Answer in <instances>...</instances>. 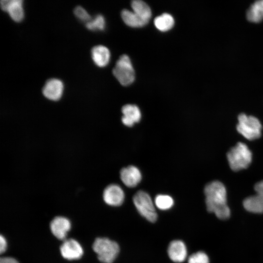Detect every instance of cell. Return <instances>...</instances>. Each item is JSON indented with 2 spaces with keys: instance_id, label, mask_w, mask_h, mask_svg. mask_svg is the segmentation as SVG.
Here are the masks:
<instances>
[{
  "instance_id": "21",
  "label": "cell",
  "mask_w": 263,
  "mask_h": 263,
  "mask_svg": "<svg viewBox=\"0 0 263 263\" xmlns=\"http://www.w3.org/2000/svg\"><path fill=\"white\" fill-rule=\"evenodd\" d=\"M86 27L91 31H103L106 27V21L102 15H97L86 23Z\"/></svg>"
},
{
  "instance_id": "11",
  "label": "cell",
  "mask_w": 263,
  "mask_h": 263,
  "mask_svg": "<svg viewBox=\"0 0 263 263\" xmlns=\"http://www.w3.org/2000/svg\"><path fill=\"white\" fill-rule=\"evenodd\" d=\"M64 84L57 78H51L45 83L42 88V94L47 99L52 101H57L62 96Z\"/></svg>"
},
{
  "instance_id": "5",
  "label": "cell",
  "mask_w": 263,
  "mask_h": 263,
  "mask_svg": "<svg viewBox=\"0 0 263 263\" xmlns=\"http://www.w3.org/2000/svg\"><path fill=\"white\" fill-rule=\"evenodd\" d=\"M114 76L123 86L131 84L135 79V73L129 57L126 55L120 56L113 70Z\"/></svg>"
},
{
  "instance_id": "22",
  "label": "cell",
  "mask_w": 263,
  "mask_h": 263,
  "mask_svg": "<svg viewBox=\"0 0 263 263\" xmlns=\"http://www.w3.org/2000/svg\"><path fill=\"white\" fill-rule=\"evenodd\" d=\"M172 197L168 195L159 194L155 198V204L157 208L161 210H167L173 205Z\"/></svg>"
},
{
  "instance_id": "13",
  "label": "cell",
  "mask_w": 263,
  "mask_h": 263,
  "mask_svg": "<svg viewBox=\"0 0 263 263\" xmlns=\"http://www.w3.org/2000/svg\"><path fill=\"white\" fill-rule=\"evenodd\" d=\"M120 178L124 184L127 187L134 188L141 181L142 175L137 167L129 166L121 170Z\"/></svg>"
},
{
  "instance_id": "24",
  "label": "cell",
  "mask_w": 263,
  "mask_h": 263,
  "mask_svg": "<svg viewBox=\"0 0 263 263\" xmlns=\"http://www.w3.org/2000/svg\"><path fill=\"white\" fill-rule=\"evenodd\" d=\"M74 12L75 17L82 21L87 23L92 19L90 15L82 6H76L75 8Z\"/></svg>"
},
{
  "instance_id": "2",
  "label": "cell",
  "mask_w": 263,
  "mask_h": 263,
  "mask_svg": "<svg viewBox=\"0 0 263 263\" xmlns=\"http://www.w3.org/2000/svg\"><path fill=\"white\" fill-rule=\"evenodd\" d=\"M231 169L235 171L246 169L252 161V153L247 146L242 142L238 143L226 154Z\"/></svg>"
},
{
  "instance_id": "20",
  "label": "cell",
  "mask_w": 263,
  "mask_h": 263,
  "mask_svg": "<svg viewBox=\"0 0 263 263\" xmlns=\"http://www.w3.org/2000/svg\"><path fill=\"white\" fill-rule=\"evenodd\" d=\"M155 27L161 32H166L170 30L174 24L173 17L167 13L156 17L154 19Z\"/></svg>"
},
{
  "instance_id": "9",
  "label": "cell",
  "mask_w": 263,
  "mask_h": 263,
  "mask_svg": "<svg viewBox=\"0 0 263 263\" xmlns=\"http://www.w3.org/2000/svg\"><path fill=\"white\" fill-rule=\"evenodd\" d=\"M23 2L22 0H2L0 1V7L13 20L20 22L24 16Z\"/></svg>"
},
{
  "instance_id": "8",
  "label": "cell",
  "mask_w": 263,
  "mask_h": 263,
  "mask_svg": "<svg viewBox=\"0 0 263 263\" xmlns=\"http://www.w3.org/2000/svg\"><path fill=\"white\" fill-rule=\"evenodd\" d=\"M59 250L62 257L68 261L79 260L83 254L81 245L77 241L72 238L64 240Z\"/></svg>"
},
{
  "instance_id": "25",
  "label": "cell",
  "mask_w": 263,
  "mask_h": 263,
  "mask_svg": "<svg viewBox=\"0 0 263 263\" xmlns=\"http://www.w3.org/2000/svg\"><path fill=\"white\" fill-rule=\"evenodd\" d=\"M7 243L5 238L2 235L0 236V252L1 254L4 252L7 249Z\"/></svg>"
},
{
  "instance_id": "7",
  "label": "cell",
  "mask_w": 263,
  "mask_h": 263,
  "mask_svg": "<svg viewBox=\"0 0 263 263\" xmlns=\"http://www.w3.org/2000/svg\"><path fill=\"white\" fill-rule=\"evenodd\" d=\"M256 194L245 198L243 201L244 208L252 213H263V180L254 186Z\"/></svg>"
},
{
  "instance_id": "3",
  "label": "cell",
  "mask_w": 263,
  "mask_h": 263,
  "mask_svg": "<svg viewBox=\"0 0 263 263\" xmlns=\"http://www.w3.org/2000/svg\"><path fill=\"white\" fill-rule=\"evenodd\" d=\"M92 247L98 260L102 263H113L119 252L118 244L107 238H96Z\"/></svg>"
},
{
  "instance_id": "4",
  "label": "cell",
  "mask_w": 263,
  "mask_h": 263,
  "mask_svg": "<svg viewBox=\"0 0 263 263\" xmlns=\"http://www.w3.org/2000/svg\"><path fill=\"white\" fill-rule=\"evenodd\" d=\"M237 131L249 140L259 138L261 135L262 125L258 118L241 113L238 117Z\"/></svg>"
},
{
  "instance_id": "18",
  "label": "cell",
  "mask_w": 263,
  "mask_h": 263,
  "mask_svg": "<svg viewBox=\"0 0 263 263\" xmlns=\"http://www.w3.org/2000/svg\"><path fill=\"white\" fill-rule=\"evenodd\" d=\"M246 18L253 22H259L263 19V0H257L249 7Z\"/></svg>"
},
{
  "instance_id": "12",
  "label": "cell",
  "mask_w": 263,
  "mask_h": 263,
  "mask_svg": "<svg viewBox=\"0 0 263 263\" xmlns=\"http://www.w3.org/2000/svg\"><path fill=\"white\" fill-rule=\"evenodd\" d=\"M124 192L122 188L116 184H111L104 190L103 198L104 202L111 206H119L124 202Z\"/></svg>"
},
{
  "instance_id": "15",
  "label": "cell",
  "mask_w": 263,
  "mask_h": 263,
  "mask_svg": "<svg viewBox=\"0 0 263 263\" xmlns=\"http://www.w3.org/2000/svg\"><path fill=\"white\" fill-rule=\"evenodd\" d=\"M122 122L127 127H132L135 123L138 122L141 117L139 108L135 105L127 104L122 108Z\"/></svg>"
},
{
  "instance_id": "1",
  "label": "cell",
  "mask_w": 263,
  "mask_h": 263,
  "mask_svg": "<svg viewBox=\"0 0 263 263\" xmlns=\"http://www.w3.org/2000/svg\"><path fill=\"white\" fill-rule=\"evenodd\" d=\"M206 204L208 212L217 217L225 220L230 216V209L226 204V191L224 184L218 181L208 183L205 187Z\"/></svg>"
},
{
  "instance_id": "23",
  "label": "cell",
  "mask_w": 263,
  "mask_h": 263,
  "mask_svg": "<svg viewBox=\"0 0 263 263\" xmlns=\"http://www.w3.org/2000/svg\"><path fill=\"white\" fill-rule=\"evenodd\" d=\"M188 263H209V259L205 253L198 251L189 257Z\"/></svg>"
},
{
  "instance_id": "19",
  "label": "cell",
  "mask_w": 263,
  "mask_h": 263,
  "mask_svg": "<svg viewBox=\"0 0 263 263\" xmlns=\"http://www.w3.org/2000/svg\"><path fill=\"white\" fill-rule=\"evenodd\" d=\"M131 6L132 11L144 20L149 22L151 16V11L146 2L140 0H133Z\"/></svg>"
},
{
  "instance_id": "26",
  "label": "cell",
  "mask_w": 263,
  "mask_h": 263,
  "mask_svg": "<svg viewBox=\"0 0 263 263\" xmlns=\"http://www.w3.org/2000/svg\"><path fill=\"white\" fill-rule=\"evenodd\" d=\"M0 263H19V262L14 258L4 257L0 258Z\"/></svg>"
},
{
  "instance_id": "10",
  "label": "cell",
  "mask_w": 263,
  "mask_h": 263,
  "mask_svg": "<svg viewBox=\"0 0 263 263\" xmlns=\"http://www.w3.org/2000/svg\"><path fill=\"white\" fill-rule=\"evenodd\" d=\"M50 230L53 235L57 239L64 241L71 228V223L67 218L58 216L51 222Z\"/></svg>"
},
{
  "instance_id": "17",
  "label": "cell",
  "mask_w": 263,
  "mask_h": 263,
  "mask_svg": "<svg viewBox=\"0 0 263 263\" xmlns=\"http://www.w3.org/2000/svg\"><path fill=\"white\" fill-rule=\"evenodd\" d=\"M121 18L126 24L132 27H143L148 23L140 18L133 11L127 9L122 11Z\"/></svg>"
},
{
  "instance_id": "14",
  "label": "cell",
  "mask_w": 263,
  "mask_h": 263,
  "mask_svg": "<svg viewBox=\"0 0 263 263\" xmlns=\"http://www.w3.org/2000/svg\"><path fill=\"white\" fill-rule=\"evenodd\" d=\"M168 253L174 262L181 263L186 259L187 250L186 245L180 240L171 241L168 247Z\"/></svg>"
},
{
  "instance_id": "6",
  "label": "cell",
  "mask_w": 263,
  "mask_h": 263,
  "mask_svg": "<svg viewBox=\"0 0 263 263\" xmlns=\"http://www.w3.org/2000/svg\"><path fill=\"white\" fill-rule=\"evenodd\" d=\"M134 205L139 213L148 221L153 223L157 215L150 195L142 190L137 191L133 197Z\"/></svg>"
},
{
  "instance_id": "16",
  "label": "cell",
  "mask_w": 263,
  "mask_h": 263,
  "mask_svg": "<svg viewBox=\"0 0 263 263\" xmlns=\"http://www.w3.org/2000/svg\"><path fill=\"white\" fill-rule=\"evenodd\" d=\"M91 53L92 58L96 66L104 67L109 63L111 53L107 47L102 45L95 46L92 48Z\"/></svg>"
}]
</instances>
